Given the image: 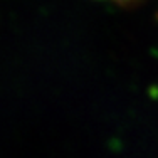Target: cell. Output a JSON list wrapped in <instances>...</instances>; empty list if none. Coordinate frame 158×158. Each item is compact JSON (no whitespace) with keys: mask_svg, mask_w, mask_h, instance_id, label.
<instances>
[{"mask_svg":"<svg viewBox=\"0 0 158 158\" xmlns=\"http://www.w3.org/2000/svg\"><path fill=\"white\" fill-rule=\"evenodd\" d=\"M111 2H116V3H126V2H133V0H111Z\"/></svg>","mask_w":158,"mask_h":158,"instance_id":"cell-1","label":"cell"}]
</instances>
